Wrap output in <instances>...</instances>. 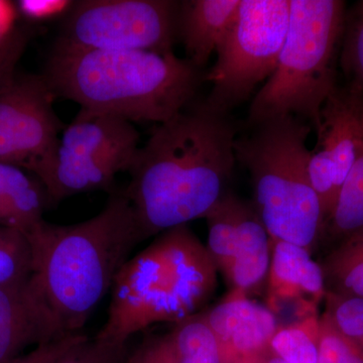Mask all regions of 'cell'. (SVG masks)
<instances>
[{
  "mask_svg": "<svg viewBox=\"0 0 363 363\" xmlns=\"http://www.w3.org/2000/svg\"><path fill=\"white\" fill-rule=\"evenodd\" d=\"M44 77L14 76L0 89V162L35 173L54 157L63 124Z\"/></svg>",
  "mask_w": 363,
  "mask_h": 363,
  "instance_id": "cell-9",
  "label": "cell"
},
{
  "mask_svg": "<svg viewBox=\"0 0 363 363\" xmlns=\"http://www.w3.org/2000/svg\"><path fill=\"white\" fill-rule=\"evenodd\" d=\"M73 2L69 0H21L16 4L28 20L42 21L51 20L70 11Z\"/></svg>",
  "mask_w": 363,
  "mask_h": 363,
  "instance_id": "cell-32",
  "label": "cell"
},
{
  "mask_svg": "<svg viewBox=\"0 0 363 363\" xmlns=\"http://www.w3.org/2000/svg\"><path fill=\"white\" fill-rule=\"evenodd\" d=\"M32 272V248L26 234L0 226V286L28 279Z\"/></svg>",
  "mask_w": 363,
  "mask_h": 363,
  "instance_id": "cell-24",
  "label": "cell"
},
{
  "mask_svg": "<svg viewBox=\"0 0 363 363\" xmlns=\"http://www.w3.org/2000/svg\"><path fill=\"white\" fill-rule=\"evenodd\" d=\"M18 7L13 2L0 0V44L13 35Z\"/></svg>",
  "mask_w": 363,
  "mask_h": 363,
  "instance_id": "cell-33",
  "label": "cell"
},
{
  "mask_svg": "<svg viewBox=\"0 0 363 363\" xmlns=\"http://www.w3.org/2000/svg\"><path fill=\"white\" fill-rule=\"evenodd\" d=\"M126 358V344L84 336L55 363H125Z\"/></svg>",
  "mask_w": 363,
  "mask_h": 363,
  "instance_id": "cell-28",
  "label": "cell"
},
{
  "mask_svg": "<svg viewBox=\"0 0 363 363\" xmlns=\"http://www.w3.org/2000/svg\"><path fill=\"white\" fill-rule=\"evenodd\" d=\"M65 336L32 274L0 286V363L13 362L30 346Z\"/></svg>",
  "mask_w": 363,
  "mask_h": 363,
  "instance_id": "cell-11",
  "label": "cell"
},
{
  "mask_svg": "<svg viewBox=\"0 0 363 363\" xmlns=\"http://www.w3.org/2000/svg\"><path fill=\"white\" fill-rule=\"evenodd\" d=\"M290 14L291 0H241L238 16L216 50V62L204 76L213 86L203 108L226 116L271 77Z\"/></svg>",
  "mask_w": 363,
  "mask_h": 363,
  "instance_id": "cell-7",
  "label": "cell"
},
{
  "mask_svg": "<svg viewBox=\"0 0 363 363\" xmlns=\"http://www.w3.org/2000/svg\"><path fill=\"white\" fill-rule=\"evenodd\" d=\"M217 279L206 245L188 224L157 234L116 274L106 323L95 337L126 344L152 325L195 316L214 295Z\"/></svg>",
  "mask_w": 363,
  "mask_h": 363,
  "instance_id": "cell-4",
  "label": "cell"
},
{
  "mask_svg": "<svg viewBox=\"0 0 363 363\" xmlns=\"http://www.w3.org/2000/svg\"><path fill=\"white\" fill-rule=\"evenodd\" d=\"M345 18V2L340 0H291L278 65L250 106L252 128L295 116L317 133L324 104L337 87L335 60Z\"/></svg>",
  "mask_w": 363,
  "mask_h": 363,
  "instance_id": "cell-6",
  "label": "cell"
},
{
  "mask_svg": "<svg viewBox=\"0 0 363 363\" xmlns=\"http://www.w3.org/2000/svg\"><path fill=\"white\" fill-rule=\"evenodd\" d=\"M363 229V131L358 143L357 156L344 181L337 202L328 220L323 235L332 240H345ZM323 238V236H322Z\"/></svg>",
  "mask_w": 363,
  "mask_h": 363,
  "instance_id": "cell-20",
  "label": "cell"
},
{
  "mask_svg": "<svg viewBox=\"0 0 363 363\" xmlns=\"http://www.w3.org/2000/svg\"><path fill=\"white\" fill-rule=\"evenodd\" d=\"M321 267L326 292L363 298V229L338 242Z\"/></svg>",
  "mask_w": 363,
  "mask_h": 363,
  "instance_id": "cell-19",
  "label": "cell"
},
{
  "mask_svg": "<svg viewBox=\"0 0 363 363\" xmlns=\"http://www.w3.org/2000/svg\"><path fill=\"white\" fill-rule=\"evenodd\" d=\"M241 0H188L180 2L178 37L187 60L201 70L233 26Z\"/></svg>",
  "mask_w": 363,
  "mask_h": 363,
  "instance_id": "cell-14",
  "label": "cell"
},
{
  "mask_svg": "<svg viewBox=\"0 0 363 363\" xmlns=\"http://www.w3.org/2000/svg\"><path fill=\"white\" fill-rule=\"evenodd\" d=\"M174 52L79 49L57 42L44 77L55 97L130 123H162L185 111L201 74Z\"/></svg>",
  "mask_w": 363,
  "mask_h": 363,
  "instance_id": "cell-3",
  "label": "cell"
},
{
  "mask_svg": "<svg viewBox=\"0 0 363 363\" xmlns=\"http://www.w3.org/2000/svg\"><path fill=\"white\" fill-rule=\"evenodd\" d=\"M28 173L0 162V226L25 234L44 219L45 208L52 203L39 179Z\"/></svg>",
  "mask_w": 363,
  "mask_h": 363,
  "instance_id": "cell-18",
  "label": "cell"
},
{
  "mask_svg": "<svg viewBox=\"0 0 363 363\" xmlns=\"http://www.w3.org/2000/svg\"><path fill=\"white\" fill-rule=\"evenodd\" d=\"M324 314L345 337L363 351V298L326 292Z\"/></svg>",
  "mask_w": 363,
  "mask_h": 363,
  "instance_id": "cell-25",
  "label": "cell"
},
{
  "mask_svg": "<svg viewBox=\"0 0 363 363\" xmlns=\"http://www.w3.org/2000/svg\"><path fill=\"white\" fill-rule=\"evenodd\" d=\"M243 204L245 200L227 192L205 217L208 228L206 248L223 278L233 262Z\"/></svg>",
  "mask_w": 363,
  "mask_h": 363,
  "instance_id": "cell-21",
  "label": "cell"
},
{
  "mask_svg": "<svg viewBox=\"0 0 363 363\" xmlns=\"http://www.w3.org/2000/svg\"><path fill=\"white\" fill-rule=\"evenodd\" d=\"M32 277L65 335L79 334L143 238L135 210L114 193L96 216L72 225L43 219L26 233Z\"/></svg>",
  "mask_w": 363,
  "mask_h": 363,
  "instance_id": "cell-2",
  "label": "cell"
},
{
  "mask_svg": "<svg viewBox=\"0 0 363 363\" xmlns=\"http://www.w3.org/2000/svg\"><path fill=\"white\" fill-rule=\"evenodd\" d=\"M203 316L218 341L221 354L226 348L241 354L257 352L269 345L278 330L274 312L238 290H230Z\"/></svg>",
  "mask_w": 363,
  "mask_h": 363,
  "instance_id": "cell-12",
  "label": "cell"
},
{
  "mask_svg": "<svg viewBox=\"0 0 363 363\" xmlns=\"http://www.w3.org/2000/svg\"><path fill=\"white\" fill-rule=\"evenodd\" d=\"M126 363H177L169 334L143 341L126 358Z\"/></svg>",
  "mask_w": 363,
  "mask_h": 363,
  "instance_id": "cell-29",
  "label": "cell"
},
{
  "mask_svg": "<svg viewBox=\"0 0 363 363\" xmlns=\"http://www.w3.org/2000/svg\"><path fill=\"white\" fill-rule=\"evenodd\" d=\"M130 162L124 160L96 159L68 154L57 150L54 157L33 173L44 185L52 203L71 196L113 185L119 172L128 171Z\"/></svg>",
  "mask_w": 363,
  "mask_h": 363,
  "instance_id": "cell-15",
  "label": "cell"
},
{
  "mask_svg": "<svg viewBox=\"0 0 363 363\" xmlns=\"http://www.w3.org/2000/svg\"><path fill=\"white\" fill-rule=\"evenodd\" d=\"M169 337L177 363H223L218 341L201 313L176 324Z\"/></svg>",
  "mask_w": 363,
  "mask_h": 363,
  "instance_id": "cell-22",
  "label": "cell"
},
{
  "mask_svg": "<svg viewBox=\"0 0 363 363\" xmlns=\"http://www.w3.org/2000/svg\"><path fill=\"white\" fill-rule=\"evenodd\" d=\"M272 303L307 298L313 306L326 294L323 269L312 252L286 241H272V259L267 281Z\"/></svg>",
  "mask_w": 363,
  "mask_h": 363,
  "instance_id": "cell-16",
  "label": "cell"
},
{
  "mask_svg": "<svg viewBox=\"0 0 363 363\" xmlns=\"http://www.w3.org/2000/svg\"><path fill=\"white\" fill-rule=\"evenodd\" d=\"M26 44L25 33L16 30L9 39L0 44V89L16 76L14 70Z\"/></svg>",
  "mask_w": 363,
  "mask_h": 363,
  "instance_id": "cell-31",
  "label": "cell"
},
{
  "mask_svg": "<svg viewBox=\"0 0 363 363\" xmlns=\"http://www.w3.org/2000/svg\"><path fill=\"white\" fill-rule=\"evenodd\" d=\"M85 335L73 334L33 348L30 352L16 357L9 363H55Z\"/></svg>",
  "mask_w": 363,
  "mask_h": 363,
  "instance_id": "cell-30",
  "label": "cell"
},
{
  "mask_svg": "<svg viewBox=\"0 0 363 363\" xmlns=\"http://www.w3.org/2000/svg\"><path fill=\"white\" fill-rule=\"evenodd\" d=\"M272 259V240L252 204L245 201L238 224L233 262L224 279L230 290L250 297L267 286Z\"/></svg>",
  "mask_w": 363,
  "mask_h": 363,
  "instance_id": "cell-17",
  "label": "cell"
},
{
  "mask_svg": "<svg viewBox=\"0 0 363 363\" xmlns=\"http://www.w3.org/2000/svg\"><path fill=\"white\" fill-rule=\"evenodd\" d=\"M140 133L130 121L111 114L81 109L60 136L62 152L96 159L133 162Z\"/></svg>",
  "mask_w": 363,
  "mask_h": 363,
  "instance_id": "cell-13",
  "label": "cell"
},
{
  "mask_svg": "<svg viewBox=\"0 0 363 363\" xmlns=\"http://www.w3.org/2000/svg\"><path fill=\"white\" fill-rule=\"evenodd\" d=\"M342 64L350 84L363 93V1L347 18L343 32Z\"/></svg>",
  "mask_w": 363,
  "mask_h": 363,
  "instance_id": "cell-26",
  "label": "cell"
},
{
  "mask_svg": "<svg viewBox=\"0 0 363 363\" xmlns=\"http://www.w3.org/2000/svg\"><path fill=\"white\" fill-rule=\"evenodd\" d=\"M363 131V93L348 83L335 88L321 111L318 143L310 155L309 178L328 220L350 173Z\"/></svg>",
  "mask_w": 363,
  "mask_h": 363,
  "instance_id": "cell-10",
  "label": "cell"
},
{
  "mask_svg": "<svg viewBox=\"0 0 363 363\" xmlns=\"http://www.w3.org/2000/svg\"><path fill=\"white\" fill-rule=\"evenodd\" d=\"M235 128L226 116L183 111L157 124L136 150L124 194L143 240L204 218L226 194L236 164Z\"/></svg>",
  "mask_w": 363,
  "mask_h": 363,
  "instance_id": "cell-1",
  "label": "cell"
},
{
  "mask_svg": "<svg viewBox=\"0 0 363 363\" xmlns=\"http://www.w3.org/2000/svg\"><path fill=\"white\" fill-rule=\"evenodd\" d=\"M180 2L85 0L72 6L58 42L79 49L173 52Z\"/></svg>",
  "mask_w": 363,
  "mask_h": 363,
  "instance_id": "cell-8",
  "label": "cell"
},
{
  "mask_svg": "<svg viewBox=\"0 0 363 363\" xmlns=\"http://www.w3.org/2000/svg\"><path fill=\"white\" fill-rule=\"evenodd\" d=\"M319 363H363V351L324 313L319 318Z\"/></svg>",
  "mask_w": 363,
  "mask_h": 363,
  "instance_id": "cell-27",
  "label": "cell"
},
{
  "mask_svg": "<svg viewBox=\"0 0 363 363\" xmlns=\"http://www.w3.org/2000/svg\"><path fill=\"white\" fill-rule=\"evenodd\" d=\"M236 138V162L250 174L253 207L272 241L313 252L323 236L325 216L309 178L307 138L312 128L295 116L272 119Z\"/></svg>",
  "mask_w": 363,
  "mask_h": 363,
  "instance_id": "cell-5",
  "label": "cell"
},
{
  "mask_svg": "<svg viewBox=\"0 0 363 363\" xmlns=\"http://www.w3.org/2000/svg\"><path fill=\"white\" fill-rule=\"evenodd\" d=\"M269 363H286V362H284L283 359H281V358L279 357H274L272 359H271V362Z\"/></svg>",
  "mask_w": 363,
  "mask_h": 363,
  "instance_id": "cell-34",
  "label": "cell"
},
{
  "mask_svg": "<svg viewBox=\"0 0 363 363\" xmlns=\"http://www.w3.org/2000/svg\"><path fill=\"white\" fill-rule=\"evenodd\" d=\"M269 346L286 363H319V319L309 315L303 321L278 329Z\"/></svg>",
  "mask_w": 363,
  "mask_h": 363,
  "instance_id": "cell-23",
  "label": "cell"
}]
</instances>
